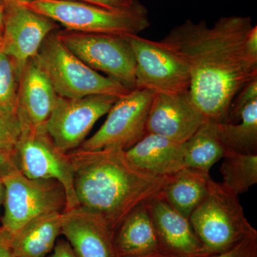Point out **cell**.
<instances>
[{"mask_svg":"<svg viewBox=\"0 0 257 257\" xmlns=\"http://www.w3.org/2000/svg\"><path fill=\"white\" fill-rule=\"evenodd\" d=\"M252 27L248 16L222 17L212 27L187 20L160 41L187 64L189 92L207 119L226 121L235 96L257 77V63L244 47Z\"/></svg>","mask_w":257,"mask_h":257,"instance_id":"cell-1","label":"cell"},{"mask_svg":"<svg viewBox=\"0 0 257 257\" xmlns=\"http://www.w3.org/2000/svg\"><path fill=\"white\" fill-rule=\"evenodd\" d=\"M68 155L79 207L100 216L113 231L134 209L160 194L170 177L143 172L120 150L77 149Z\"/></svg>","mask_w":257,"mask_h":257,"instance_id":"cell-2","label":"cell"},{"mask_svg":"<svg viewBox=\"0 0 257 257\" xmlns=\"http://www.w3.org/2000/svg\"><path fill=\"white\" fill-rule=\"evenodd\" d=\"M71 31L138 35L150 26L148 10L138 2L131 9L111 10L72 0H32L21 4Z\"/></svg>","mask_w":257,"mask_h":257,"instance_id":"cell-3","label":"cell"},{"mask_svg":"<svg viewBox=\"0 0 257 257\" xmlns=\"http://www.w3.org/2000/svg\"><path fill=\"white\" fill-rule=\"evenodd\" d=\"M189 221L209 255L226 251L257 231L246 219L238 195L213 179Z\"/></svg>","mask_w":257,"mask_h":257,"instance_id":"cell-4","label":"cell"},{"mask_svg":"<svg viewBox=\"0 0 257 257\" xmlns=\"http://www.w3.org/2000/svg\"><path fill=\"white\" fill-rule=\"evenodd\" d=\"M56 31L45 39L37 57L57 95L80 99L91 95L121 96L130 92L121 83L83 62L60 41Z\"/></svg>","mask_w":257,"mask_h":257,"instance_id":"cell-5","label":"cell"},{"mask_svg":"<svg viewBox=\"0 0 257 257\" xmlns=\"http://www.w3.org/2000/svg\"><path fill=\"white\" fill-rule=\"evenodd\" d=\"M2 179L5 211L0 230L7 236L14 234L37 216L65 211L67 196L57 181L30 179L19 170Z\"/></svg>","mask_w":257,"mask_h":257,"instance_id":"cell-6","label":"cell"},{"mask_svg":"<svg viewBox=\"0 0 257 257\" xmlns=\"http://www.w3.org/2000/svg\"><path fill=\"white\" fill-rule=\"evenodd\" d=\"M61 42L94 70L104 72L133 91L136 89V59L125 36L56 31Z\"/></svg>","mask_w":257,"mask_h":257,"instance_id":"cell-7","label":"cell"},{"mask_svg":"<svg viewBox=\"0 0 257 257\" xmlns=\"http://www.w3.org/2000/svg\"><path fill=\"white\" fill-rule=\"evenodd\" d=\"M15 160L19 171L34 179H54L62 184L69 211L79 207L74 192V171L68 154L61 151L43 128L20 125Z\"/></svg>","mask_w":257,"mask_h":257,"instance_id":"cell-8","label":"cell"},{"mask_svg":"<svg viewBox=\"0 0 257 257\" xmlns=\"http://www.w3.org/2000/svg\"><path fill=\"white\" fill-rule=\"evenodd\" d=\"M155 93L135 89L119 96L104 124L78 149L87 151H126L147 135V122Z\"/></svg>","mask_w":257,"mask_h":257,"instance_id":"cell-9","label":"cell"},{"mask_svg":"<svg viewBox=\"0 0 257 257\" xmlns=\"http://www.w3.org/2000/svg\"><path fill=\"white\" fill-rule=\"evenodd\" d=\"M119 96L91 95L80 99L57 97L44 130L64 152L77 150L101 116L107 114Z\"/></svg>","mask_w":257,"mask_h":257,"instance_id":"cell-10","label":"cell"},{"mask_svg":"<svg viewBox=\"0 0 257 257\" xmlns=\"http://www.w3.org/2000/svg\"><path fill=\"white\" fill-rule=\"evenodd\" d=\"M136 59V89L154 93L189 90L190 74L187 64L160 42L138 35H124Z\"/></svg>","mask_w":257,"mask_h":257,"instance_id":"cell-11","label":"cell"},{"mask_svg":"<svg viewBox=\"0 0 257 257\" xmlns=\"http://www.w3.org/2000/svg\"><path fill=\"white\" fill-rule=\"evenodd\" d=\"M59 25L51 19L18 3L5 5L2 52L10 56L23 72L36 57L42 43Z\"/></svg>","mask_w":257,"mask_h":257,"instance_id":"cell-12","label":"cell"},{"mask_svg":"<svg viewBox=\"0 0 257 257\" xmlns=\"http://www.w3.org/2000/svg\"><path fill=\"white\" fill-rule=\"evenodd\" d=\"M189 91L155 93L147 122V133L184 143L205 122Z\"/></svg>","mask_w":257,"mask_h":257,"instance_id":"cell-13","label":"cell"},{"mask_svg":"<svg viewBox=\"0 0 257 257\" xmlns=\"http://www.w3.org/2000/svg\"><path fill=\"white\" fill-rule=\"evenodd\" d=\"M145 204L166 253L177 257L209 256L189 219L176 210L161 193Z\"/></svg>","mask_w":257,"mask_h":257,"instance_id":"cell-14","label":"cell"},{"mask_svg":"<svg viewBox=\"0 0 257 257\" xmlns=\"http://www.w3.org/2000/svg\"><path fill=\"white\" fill-rule=\"evenodd\" d=\"M62 234L77 257H117L110 226L82 207L64 211Z\"/></svg>","mask_w":257,"mask_h":257,"instance_id":"cell-15","label":"cell"},{"mask_svg":"<svg viewBox=\"0 0 257 257\" xmlns=\"http://www.w3.org/2000/svg\"><path fill=\"white\" fill-rule=\"evenodd\" d=\"M57 95L37 57L29 60L20 77L18 119L20 125L44 127L57 101Z\"/></svg>","mask_w":257,"mask_h":257,"instance_id":"cell-16","label":"cell"},{"mask_svg":"<svg viewBox=\"0 0 257 257\" xmlns=\"http://www.w3.org/2000/svg\"><path fill=\"white\" fill-rule=\"evenodd\" d=\"M124 153L134 166L158 177H170L185 167L184 144L156 134L147 133Z\"/></svg>","mask_w":257,"mask_h":257,"instance_id":"cell-17","label":"cell"},{"mask_svg":"<svg viewBox=\"0 0 257 257\" xmlns=\"http://www.w3.org/2000/svg\"><path fill=\"white\" fill-rule=\"evenodd\" d=\"M113 238L117 257H142L165 252L145 203L125 216L114 230Z\"/></svg>","mask_w":257,"mask_h":257,"instance_id":"cell-18","label":"cell"},{"mask_svg":"<svg viewBox=\"0 0 257 257\" xmlns=\"http://www.w3.org/2000/svg\"><path fill=\"white\" fill-rule=\"evenodd\" d=\"M64 212L47 213L7 236L13 257H47L62 234Z\"/></svg>","mask_w":257,"mask_h":257,"instance_id":"cell-19","label":"cell"},{"mask_svg":"<svg viewBox=\"0 0 257 257\" xmlns=\"http://www.w3.org/2000/svg\"><path fill=\"white\" fill-rule=\"evenodd\" d=\"M211 179L209 174L184 167L170 176L161 195L189 219L193 211L207 195Z\"/></svg>","mask_w":257,"mask_h":257,"instance_id":"cell-20","label":"cell"},{"mask_svg":"<svg viewBox=\"0 0 257 257\" xmlns=\"http://www.w3.org/2000/svg\"><path fill=\"white\" fill-rule=\"evenodd\" d=\"M219 124L212 120H206L183 143L185 167L209 174L211 167L224 158L227 150Z\"/></svg>","mask_w":257,"mask_h":257,"instance_id":"cell-21","label":"cell"},{"mask_svg":"<svg viewBox=\"0 0 257 257\" xmlns=\"http://www.w3.org/2000/svg\"><path fill=\"white\" fill-rule=\"evenodd\" d=\"M219 125L227 152L257 155V99L245 106L237 121Z\"/></svg>","mask_w":257,"mask_h":257,"instance_id":"cell-22","label":"cell"},{"mask_svg":"<svg viewBox=\"0 0 257 257\" xmlns=\"http://www.w3.org/2000/svg\"><path fill=\"white\" fill-rule=\"evenodd\" d=\"M223 160L221 184L236 195L247 192L257 183V155L227 152Z\"/></svg>","mask_w":257,"mask_h":257,"instance_id":"cell-23","label":"cell"},{"mask_svg":"<svg viewBox=\"0 0 257 257\" xmlns=\"http://www.w3.org/2000/svg\"><path fill=\"white\" fill-rule=\"evenodd\" d=\"M20 77L21 72L15 60L0 51V113L19 125Z\"/></svg>","mask_w":257,"mask_h":257,"instance_id":"cell-24","label":"cell"},{"mask_svg":"<svg viewBox=\"0 0 257 257\" xmlns=\"http://www.w3.org/2000/svg\"><path fill=\"white\" fill-rule=\"evenodd\" d=\"M257 99V77L246 83L237 93L230 106L227 119L224 122L234 123L239 119L245 106Z\"/></svg>","mask_w":257,"mask_h":257,"instance_id":"cell-25","label":"cell"},{"mask_svg":"<svg viewBox=\"0 0 257 257\" xmlns=\"http://www.w3.org/2000/svg\"><path fill=\"white\" fill-rule=\"evenodd\" d=\"M21 128L0 113V151L14 155Z\"/></svg>","mask_w":257,"mask_h":257,"instance_id":"cell-26","label":"cell"},{"mask_svg":"<svg viewBox=\"0 0 257 257\" xmlns=\"http://www.w3.org/2000/svg\"><path fill=\"white\" fill-rule=\"evenodd\" d=\"M204 257H257V231L226 251Z\"/></svg>","mask_w":257,"mask_h":257,"instance_id":"cell-27","label":"cell"},{"mask_svg":"<svg viewBox=\"0 0 257 257\" xmlns=\"http://www.w3.org/2000/svg\"><path fill=\"white\" fill-rule=\"evenodd\" d=\"M88 3L105 9L126 10L131 9L138 3V0H72Z\"/></svg>","mask_w":257,"mask_h":257,"instance_id":"cell-28","label":"cell"},{"mask_svg":"<svg viewBox=\"0 0 257 257\" xmlns=\"http://www.w3.org/2000/svg\"><path fill=\"white\" fill-rule=\"evenodd\" d=\"M18 170L14 155L0 151V177L3 178Z\"/></svg>","mask_w":257,"mask_h":257,"instance_id":"cell-29","label":"cell"},{"mask_svg":"<svg viewBox=\"0 0 257 257\" xmlns=\"http://www.w3.org/2000/svg\"><path fill=\"white\" fill-rule=\"evenodd\" d=\"M245 50L250 60L257 63V27L253 26L246 35Z\"/></svg>","mask_w":257,"mask_h":257,"instance_id":"cell-30","label":"cell"},{"mask_svg":"<svg viewBox=\"0 0 257 257\" xmlns=\"http://www.w3.org/2000/svg\"><path fill=\"white\" fill-rule=\"evenodd\" d=\"M48 257H77L66 239L57 240L52 253Z\"/></svg>","mask_w":257,"mask_h":257,"instance_id":"cell-31","label":"cell"},{"mask_svg":"<svg viewBox=\"0 0 257 257\" xmlns=\"http://www.w3.org/2000/svg\"><path fill=\"white\" fill-rule=\"evenodd\" d=\"M0 257H13L6 235L0 230Z\"/></svg>","mask_w":257,"mask_h":257,"instance_id":"cell-32","label":"cell"},{"mask_svg":"<svg viewBox=\"0 0 257 257\" xmlns=\"http://www.w3.org/2000/svg\"><path fill=\"white\" fill-rule=\"evenodd\" d=\"M5 5L4 0H0V33L3 34L4 29Z\"/></svg>","mask_w":257,"mask_h":257,"instance_id":"cell-33","label":"cell"},{"mask_svg":"<svg viewBox=\"0 0 257 257\" xmlns=\"http://www.w3.org/2000/svg\"><path fill=\"white\" fill-rule=\"evenodd\" d=\"M5 191L4 183H3V179L0 177V207H1L2 204H3V202H4Z\"/></svg>","mask_w":257,"mask_h":257,"instance_id":"cell-34","label":"cell"},{"mask_svg":"<svg viewBox=\"0 0 257 257\" xmlns=\"http://www.w3.org/2000/svg\"><path fill=\"white\" fill-rule=\"evenodd\" d=\"M32 0H4L5 5L13 4V3H18V4H25V3H30Z\"/></svg>","mask_w":257,"mask_h":257,"instance_id":"cell-35","label":"cell"},{"mask_svg":"<svg viewBox=\"0 0 257 257\" xmlns=\"http://www.w3.org/2000/svg\"><path fill=\"white\" fill-rule=\"evenodd\" d=\"M142 257H177L174 256V255L170 254V253L165 252H160L154 253V254L148 255V256H142Z\"/></svg>","mask_w":257,"mask_h":257,"instance_id":"cell-36","label":"cell"},{"mask_svg":"<svg viewBox=\"0 0 257 257\" xmlns=\"http://www.w3.org/2000/svg\"><path fill=\"white\" fill-rule=\"evenodd\" d=\"M2 47H3V34L0 33V51H2Z\"/></svg>","mask_w":257,"mask_h":257,"instance_id":"cell-37","label":"cell"}]
</instances>
